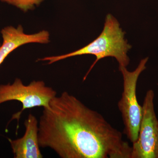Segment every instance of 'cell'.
<instances>
[{
    "label": "cell",
    "instance_id": "cell-5",
    "mask_svg": "<svg viewBox=\"0 0 158 158\" xmlns=\"http://www.w3.org/2000/svg\"><path fill=\"white\" fill-rule=\"evenodd\" d=\"M155 93L148 90L144 97L138 137L132 143L131 158H158V119L155 110Z\"/></svg>",
    "mask_w": 158,
    "mask_h": 158
},
{
    "label": "cell",
    "instance_id": "cell-4",
    "mask_svg": "<svg viewBox=\"0 0 158 158\" xmlns=\"http://www.w3.org/2000/svg\"><path fill=\"white\" fill-rule=\"evenodd\" d=\"M56 95V91L43 81H34L26 85L21 79L16 78L13 84L0 85V104L14 100L22 104V110L13 115L12 118L18 122L22 113L26 109L48 108L51 100Z\"/></svg>",
    "mask_w": 158,
    "mask_h": 158
},
{
    "label": "cell",
    "instance_id": "cell-9",
    "mask_svg": "<svg viewBox=\"0 0 158 158\" xmlns=\"http://www.w3.org/2000/svg\"><path fill=\"white\" fill-rule=\"evenodd\" d=\"M1 45H2V44H0V47L1 46Z\"/></svg>",
    "mask_w": 158,
    "mask_h": 158
},
{
    "label": "cell",
    "instance_id": "cell-8",
    "mask_svg": "<svg viewBox=\"0 0 158 158\" xmlns=\"http://www.w3.org/2000/svg\"><path fill=\"white\" fill-rule=\"evenodd\" d=\"M3 2L13 5L26 12L34 8V6L39 5L43 0H1Z\"/></svg>",
    "mask_w": 158,
    "mask_h": 158
},
{
    "label": "cell",
    "instance_id": "cell-6",
    "mask_svg": "<svg viewBox=\"0 0 158 158\" xmlns=\"http://www.w3.org/2000/svg\"><path fill=\"white\" fill-rule=\"evenodd\" d=\"M26 131L22 138L8 139L15 158L43 157L38 141V121L36 116L30 113L24 122Z\"/></svg>",
    "mask_w": 158,
    "mask_h": 158
},
{
    "label": "cell",
    "instance_id": "cell-1",
    "mask_svg": "<svg viewBox=\"0 0 158 158\" xmlns=\"http://www.w3.org/2000/svg\"><path fill=\"white\" fill-rule=\"evenodd\" d=\"M40 147L62 158H131L132 147L100 113L64 91L44 108L38 121Z\"/></svg>",
    "mask_w": 158,
    "mask_h": 158
},
{
    "label": "cell",
    "instance_id": "cell-2",
    "mask_svg": "<svg viewBox=\"0 0 158 158\" xmlns=\"http://www.w3.org/2000/svg\"><path fill=\"white\" fill-rule=\"evenodd\" d=\"M124 35L125 32L120 27L118 20L113 15L109 14L106 16L104 27L101 34L88 45L69 53L44 57L38 60L48 61V64H51L69 57L84 55H94L96 56V60L84 77L85 81L97 62L106 57L115 58L119 66L127 67L129 65L130 59L127 52L131 48V46L124 39Z\"/></svg>",
    "mask_w": 158,
    "mask_h": 158
},
{
    "label": "cell",
    "instance_id": "cell-3",
    "mask_svg": "<svg viewBox=\"0 0 158 158\" xmlns=\"http://www.w3.org/2000/svg\"><path fill=\"white\" fill-rule=\"evenodd\" d=\"M148 58L141 59L135 70L129 71L126 67L119 66L123 77V91L118 106L124 125V134L131 143L135 142L142 116V106L137 99V86L139 77L146 69Z\"/></svg>",
    "mask_w": 158,
    "mask_h": 158
},
{
    "label": "cell",
    "instance_id": "cell-7",
    "mask_svg": "<svg viewBox=\"0 0 158 158\" xmlns=\"http://www.w3.org/2000/svg\"><path fill=\"white\" fill-rule=\"evenodd\" d=\"M1 33L3 41L0 47V65L11 52L21 45L31 43L48 44L50 42L48 31L44 30L36 34H27L24 33L21 25L16 28L12 26L6 27Z\"/></svg>",
    "mask_w": 158,
    "mask_h": 158
}]
</instances>
